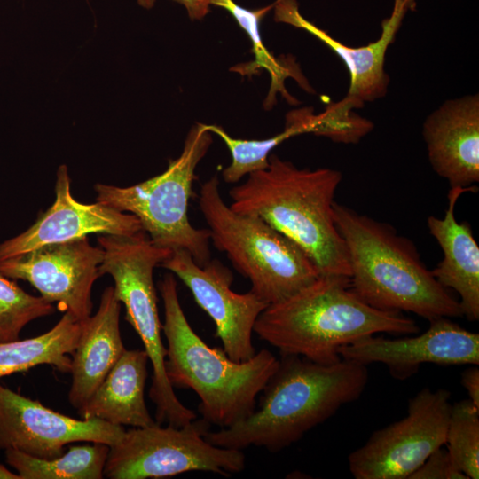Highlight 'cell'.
I'll return each mask as SVG.
<instances>
[{
  "label": "cell",
  "instance_id": "cell-19",
  "mask_svg": "<svg viewBox=\"0 0 479 479\" xmlns=\"http://www.w3.org/2000/svg\"><path fill=\"white\" fill-rule=\"evenodd\" d=\"M120 312L121 302L114 288L107 287L96 314L82 322L72 355L68 392V401L76 410L85 405L126 349L120 332Z\"/></svg>",
  "mask_w": 479,
  "mask_h": 479
},
{
  "label": "cell",
  "instance_id": "cell-23",
  "mask_svg": "<svg viewBox=\"0 0 479 479\" xmlns=\"http://www.w3.org/2000/svg\"><path fill=\"white\" fill-rule=\"evenodd\" d=\"M210 4L226 10L250 38L255 61L247 64L246 66H248V67H241L239 71L244 69L240 71L243 75L255 74L256 69L268 71L271 83L269 95L265 100L266 106H270L274 104L277 92H280L290 104H294L295 99L288 94L284 85L287 77H293L304 90H311L306 80L297 70L275 59L263 43L259 31L260 23L263 17L273 8L274 3L255 10L244 8L233 0H211Z\"/></svg>",
  "mask_w": 479,
  "mask_h": 479
},
{
  "label": "cell",
  "instance_id": "cell-12",
  "mask_svg": "<svg viewBox=\"0 0 479 479\" xmlns=\"http://www.w3.org/2000/svg\"><path fill=\"white\" fill-rule=\"evenodd\" d=\"M160 265L189 288L197 304L213 320L215 335L231 359L242 362L255 354L254 326L268 306L266 302L250 290L245 294L232 291V272L216 259L200 266L189 252L175 249Z\"/></svg>",
  "mask_w": 479,
  "mask_h": 479
},
{
  "label": "cell",
  "instance_id": "cell-30",
  "mask_svg": "<svg viewBox=\"0 0 479 479\" xmlns=\"http://www.w3.org/2000/svg\"><path fill=\"white\" fill-rule=\"evenodd\" d=\"M461 384L467 390L468 399L479 408V369L471 365L461 374Z\"/></svg>",
  "mask_w": 479,
  "mask_h": 479
},
{
  "label": "cell",
  "instance_id": "cell-7",
  "mask_svg": "<svg viewBox=\"0 0 479 479\" xmlns=\"http://www.w3.org/2000/svg\"><path fill=\"white\" fill-rule=\"evenodd\" d=\"M98 246L104 252L99 277L109 274L116 298L126 308V320L143 342L153 367L149 397L156 406L155 421L177 428L196 419L174 392L165 372L166 347L161 339L153 270L171 253L156 246L144 231L133 235H102Z\"/></svg>",
  "mask_w": 479,
  "mask_h": 479
},
{
  "label": "cell",
  "instance_id": "cell-24",
  "mask_svg": "<svg viewBox=\"0 0 479 479\" xmlns=\"http://www.w3.org/2000/svg\"><path fill=\"white\" fill-rule=\"evenodd\" d=\"M205 127L220 137L231 153L232 162L222 172L223 179L228 184L238 183L246 175L265 169L273 148L292 137L306 133L301 122L289 117H286L282 132L262 140L234 138L216 124H205Z\"/></svg>",
  "mask_w": 479,
  "mask_h": 479
},
{
  "label": "cell",
  "instance_id": "cell-6",
  "mask_svg": "<svg viewBox=\"0 0 479 479\" xmlns=\"http://www.w3.org/2000/svg\"><path fill=\"white\" fill-rule=\"evenodd\" d=\"M199 204L215 247L249 279L250 291L268 305L312 283L318 271L294 241L260 217L235 212L221 196L216 176L200 189Z\"/></svg>",
  "mask_w": 479,
  "mask_h": 479
},
{
  "label": "cell",
  "instance_id": "cell-18",
  "mask_svg": "<svg viewBox=\"0 0 479 479\" xmlns=\"http://www.w3.org/2000/svg\"><path fill=\"white\" fill-rule=\"evenodd\" d=\"M476 190L452 187L444 216H430L427 220L429 233L444 254L443 260L431 270L432 275L442 287L458 294L462 315L469 321L479 319V247L470 224L457 221L455 206L460 195Z\"/></svg>",
  "mask_w": 479,
  "mask_h": 479
},
{
  "label": "cell",
  "instance_id": "cell-10",
  "mask_svg": "<svg viewBox=\"0 0 479 479\" xmlns=\"http://www.w3.org/2000/svg\"><path fill=\"white\" fill-rule=\"evenodd\" d=\"M444 389L423 388L408 403L407 415L374 431L348 456L356 479H408L445 444L452 404Z\"/></svg>",
  "mask_w": 479,
  "mask_h": 479
},
{
  "label": "cell",
  "instance_id": "cell-5",
  "mask_svg": "<svg viewBox=\"0 0 479 479\" xmlns=\"http://www.w3.org/2000/svg\"><path fill=\"white\" fill-rule=\"evenodd\" d=\"M173 273L158 283L167 340L165 372L173 388L191 389L200 399L198 412L210 425L229 428L247 418L279 359L268 349L236 362L219 347L208 346L192 329L180 305Z\"/></svg>",
  "mask_w": 479,
  "mask_h": 479
},
{
  "label": "cell",
  "instance_id": "cell-13",
  "mask_svg": "<svg viewBox=\"0 0 479 479\" xmlns=\"http://www.w3.org/2000/svg\"><path fill=\"white\" fill-rule=\"evenodd\" d=\"M122 426L98 419H75L0 384V450H17L51 459L76 442L109 446L123 436Z\"/></svg>",
  "mask_w": 479,
  "mask_h": 479
},
{
  "label": "cell",
  "instance_id": "cell-4",
  "mask_svg": "<svg viewBox=\"0 0 479 479\" xmlns=\"http://www.w3.org/2000/svg\"><path fill=\"white\" fill-rule=\"evenodd\" d=\"M333 209L348 255L349 287L363 302L428 321L463 316L459 300L436 281L411 240L345 205L334 201Z\"/></svg>",
  "mask_w": 479,
  "mask_h": 479
},
{
  "label": "cell",
  "instance_id": "cell-2",
  "mask_svg": "<svg viewBox=\"0 0 479 479\" xmlns=\"http://www.w3.org/2000/svg\"><path fill=\"white\" fill-rule=\"evenodd\" d=\"M342 175L330 168L299 169L271 153L265 169L248 175L230 192V208L254 215L294 241L319 276L349 279L345 243L334 218L335 192Z\"/></svg>",
  "mask_w": 479,
  "mask_h": 479
},
{
  "label": "cell",
  "instance_id": "cell-17",
  "mask_svg": "<svg viewBox=\"0 0 479 479\" xmlns=\"http://www.w3.org/2000/svg\"><path fill=\"white\" fill-rule=\"evenodd\" d=\"M274 20L303 29L328 46L345 64L350 82L347 97L364 106L383 98L389 77L385 71V57L393 42L405 12L393 7L389 18L381 24L380 37L365 45L352 47L332 37L326 31L306 20L300 12L296 0H276Z\"/></svg>",
  "mask_w": 479,
  "mask_h": 479
},
{
  "label": "cell",
  "instance_id": "cell-8",
  "mask_svg": "<svg viewBox=\"0 0 479 479\" xmlns=\"http://www.w3.org/2000/svg\"><path fill=\"white\" fill-rule=\"evenodd\" d=\"M211 134L204 123L193 125L181 154L169 161L164 172L128 187L96 184V200L134 215L153 244L185 249L204 266L211 260L209 231L193 227L187 211L195 169L212 144Z\"/></svg>",
  "mask_w": 479,
  "mask_h": 479
},
{
  "label": "cell",
  "instance_id": "cell-26",
  "mask_svg": "<svg viewBox=\"0 0 479 479\" xmlns=\"http://www.w3.org/2000/svg\"><path fill=\"white\" fill-rule=\"evenodd\" d=\"M51 302L25 292L0 273V342L20 339L31 321L54 313Z\"/></svg>",
  "mask_w": 479,
  "mask_h": 479
},
{
  "label": "cell",
  "instance_id": "cell-3",
  "mask_svg": "<svg viewBox=\"0 0 479 479\" xmlns=\"http://www.w3.org/2000/svg\"><path fill=\"white\" fill-rule=\"evenodd\" d=\"M402 312L381 310L363 302L349 279L318 276L287 299L268 305L257 318L254 333L280 354H293L330 365L341 360L339 349L361 338L387 333L420 332Z\"/></svg>",
  "mask_w": 479,
  "mask_h": 479
},
{
  "label": "cell",
  "instance_id": "cell-14",
  "mask_svg": "<svg viewBox=\"0 0 479 479\" xmlns=\"http://www.w3.org/2000/svg\"><path fill=\"white\" fill-rule=\"evenodd\" d=\"M341 358L366 365L381 363L391 376L405 380L423 364L460 365L479 364V334L449 318L429 321L422 334L397 339L370 335L339 349Z\"/></svg>",
  "mask_w": 479,
  "mask_h": 479
},
{
  "label": "cell",
  "instance_id": "cell-27",
  "mask_svg": "<svg viewBox=\"0 0 479 479\" xmlns=\"http://www.w3.org/2000/svg\"><path fill=\"white\" fill-rule=\"evenodd\" d=\"M362 106L346 96L342 101L328 105L319 114H314L311 110L309 116L310 133L337 143L359 142L373 127L372 122L353 112V109Z\"/></svg>",
  "mask_w": 479,
  "mask_h": 479
},
{
  "label": "cell",
  "instance_id": "cell-28",
  "mask_svg": "<svg viewBox=\"0 0 479 479\" xmlns=\"http://www.w3.org/2000/svg\"><path fill=\"white\" fill-rule=\"evenodd\" d=\"M408 479H468L454 464L447 450L435 451Z\"/></svg>",
  "mask_w": 479,
  "mask_h": 479
},
{
  "label": "cell",
  "instance_id": "cell-1",
  "mask_svg": "<svg viewBox=\"0 0 479 479\" xmlns=\"http://www.w3.org/2000/svg\"><path fill=\"white\" fill-rule=\"evenodd\" d=\"M368 378L366 365L349 360L323 365L299 355L280 354L258 408L229 428L208 431L205 438L223 448L253 445L278 452L357 400Z\"/></svg>",
  "mask_w": 479,
  "mask_h": 479
},
{
  "label": "cell",
  "instance_id": "cell-22",
  "mask_svg": "<svg viewBox=\"0 0 479 479\" xmlns=\"http://www.w3.org/2000/svg\"><path fill=\"white\" fill-rule=\"evenodd\" d=\"M110 446L103 443L72 445L66 453L51 459L5 450L7 464L21 479H102Z\"/></svg>",
  "mask_w": 479,
  "mask_h": 479
},
{
  "label": "cell",
  "instance_id": "cell-11",
  "mask_svg": "<svg viewBox=\"0 0 479 479\" xmlns=\"http://www.w3.org/2000/svg\"><path fill=\"white\" fill-rule=\"evenodd\" d=\"M103 255L101 247L92 246L83 237L47 244L2 261L0 273L28 282L43 299L56 302L59 310L84 322L91 316V290Z\"/></svg>",
  "mask_w": 479,
  "mask_h": 479
},
{
  "label": "cell",
  "instance_id": "cell-21",
  "mask_svg": "<svg viewBox=\"0 0 479 479\" xmlns=\"http://www.w3.org/2000/svg\"><path fill=\"white\" fill-rule=\"evenodd\" d=\"M82 322L65 312L58 323L36 337L0 342V378L49 365L61 373H70Z\"/></svg>",
  "mask_w": 479,
  "mask_h": 479
},
{
  "label": "cell",
  "instance_id": "cell-32",
  "mask_svg": "<svg viewBox=\"0 0 479 479\" xmlns=\"http://www.w3.org/2000/svg\"><path fill=\"white\" fill-rule=\"evenodd\" d=\"M0 479H21L18 473H14L0 464Z\"/></svg>",
  "mask_w": 479,
  "mask_h": 479
},
{
  "label": "cell",
  "instance_id": "cell-20",
  "mask_svg": "<svg viewBox=\"0 0 479 479\" xmlns=\"http://www.w3.org/2000/svg\"><path fill=\"white\" fill-rule=\"evenodd\" d=\"M148 362L145 349H125L92 397L77 410L80 417L122 427L156 424L145 401Z\"/></svg>",
  "mask_w": 479,
  "mask_h": 479
},
{
  "label": "cell",
  "instance_id": "cell-16",
  "mask_svg": "<svg viewBox=\"0 0 479 479\" xmlns=\"http://www.w3.org/2000/svg\"><path fill=\"white\" fill-rule=\"evenodd\" d=\"M434 171L452 187L479 182V96L447 100L426 119L422 130Z\"/></svg>",
  "mask_w": 479,
  "mask_h": 479
},
{
  "label": "cell",
  "instance_id": "cell-31",
  "mask_svg": "<svg viewBox=\"0 0 479 479\" xmlns=\"http://www.w3.org/2000/svg\"><path fill=\"white\" fill-rule=\"evenodd\" d=\"M416 0H394V5L395 7L403 10L404 12H407L408 10H411L413 8L415 4Z\"/></svg>",
  "mask_w": 479,
  "mask_h": 479
},
{
  "label": "cell",
  "instance_id": "cell-29",
  "mask_svg": "<svg viewBox=\"0 0 479 479\" xmlns=\"http://www.w3.org/2000/svg\"><path fill=\"white\" fill-rule=\"evenodd\" d=\"M175 2L182 4L191 20H201L203 19L210 10L211 0H174ZM137 4L145 8L151 9L155 0H137Z\"/></svg>",
  "mask_w": 479,
  "mask_h": 479
},
{
  "label": "cell",
  "instance_id": "cell-9",
  "mask_svg": "<svg viewBox=\"0 0 479 479\" xmlns=\"http://www.w3.org/2000/svg\"><path fill=\"white\" fill-rule=\"evenodd\" d=\"M209 426L201 418L179 428L156 423L125 430L122 438L110 446L104 477L156 479L191 471L223 475L243 471L246 458L242 450L210 444L205 438Z\"/></svg>",
  "mask_w": 479,
  "mask_h": 479
},
{
  "label": "cell",
  "instance_id": "cell-25",
  "mask_svg": "<svg viewBox=\"0 0 479 479\" xmlns=\"http://www.w3.org/2000/svg\"><path fill=\"white\" fill-rule=\"evenodd\" d=\"M444 445L468 479L479 478V408L469 399L452 404Z\"/></svg>",
  "mask_w": 479,
  "mask_h": 479
},
{
  "label": "cell",
  "instance_id": "cell-15",
  "mask_svg": "<svg viewBox=\"0 0 479 479\" xmlns=\"http://www.w3.org/2000/svg\"><path fill=\"white\" fill-rule=\"evenodd\" d=\"M143 231L137 216L100 202L77 201L71 193L66 165L57 172L55 201L25 232L0 243V262L42 246L70 241L89 234L133 235Z\"/></svg>",
  "mask_w": 479,
  "mask_h": 479
}]
</instances>
